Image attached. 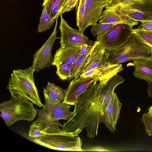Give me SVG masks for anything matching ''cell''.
Masks as SVG:
<instances>
[{"label":"cell","instance_id":"18","mask_svg":"<svg viewBox=\"0 0 152 152\" xmlns=\"http://www.w3.org/2000/svg\"><path fill=\"white\" fill-rule=\"evenodd\" d=\"M99 23L115 24L124 23L132 26L138 23L136 20L107 9L102 12Z\"/></svg>","mask_w":152,"mask_h":152},{"label":"cell","instance_id":"17","mask_svg":"<svg viewBox=\"0 0 152 152\" xmlns=\"http://www.w3.org/2000/svg\"><path fill=\"white\" fill-rule=\"evenodd\" d=\"M134 77L145 80L148 83L152 82V53L150 58L137 59L133 60Z\"/></svg>","mask_w":152,"mask_h":152},{"label":"cell","instance_id":"35","mask_svg":"<svg viewBox=\"0 0 152 152\" xmlns=\"http://www.w3.org/2000/svg\"><path fill=\"white\" fill-rule=\"evenodd\" d=\"M148 114L152 116V105L148 109Z\"/></svg>","mask_w":152,"mask_h":152},{"label":"cell","instance_id":"8","mask_svg":"<svg viewBox=\"0 0 152 152\" xmlns=\"http://www.w3.org/2000/svg\"><path fill=\"white\" fill-rule=\"evenodd\" d=\"M132 27L124 23L116 24L106 32L98 35L96 41L107 50L116 49L128 40L133 33Z\"/></svg>","mask_w":152,"mask_h":152},{"label":"cell","instance_id":"9","mask_svg":"<svg viewBox=\"0 0 152 152\" xmlns=\"http://www.w3.org/2000/svg\"><path fill=\"white\" fill-rule=\"evenodd\" d=\"M58 18H56L54 29L49 38L33 56L31 66L34 72H38L40 70L49 68L52 65L54 60L51 53L53 46L56 39H60L56 35Z\"/></svg>","mask_w":152,"mask_h":152},{"label":"cell","instance_id":"27","mask_svg":"<svg viewBox=\"0 0 152 152\" xmlns=\"http://www.w3.org/2000/svg\"><path fill=\"white\" fill-rule=\"evenodd\" d=\"M141 120L144 124L145 133L147 135L152 136V116L148 113H144Z\"/></svg>","mask_w":152,"mask_h":152},{"label":"cell","instance_id":"7","mask_svg":"<svg viewBox=\"0 0 152 152\" xmlns=\"http://www.w3.org/2000/svg\"><path fill=\"white\" fill-rule=\"evenodd\" d=\"M107 9L137 22L152 21V0H127Z\"/></svg>","mask_w":152,"mask_h":152},{"label":"cell","instance_id":"14","mask_svg":"<svg viewBox=\"0 0 152 152\" xmlns=\"http://www.w3.org/2000/svg\"><path fill=\"white\" fill-rule=\"evenodd\" d=\"M109 0H86V17L84 29L93 26L99 20L103 8L106 7Z\"/></svg>","mask_w":152,"mask_h":152},{"label":"cell","instance_id":"22","mask_svg":"<svg viewBox=\"0 0 152 152\" xmlns=\"http://www.w3.org/2000/svg\"><path fill=\"white\" fill-rule=\"evenodd\" d=\"M86 0H79L76 6V25L79 30L83 34L86 17Z\"/></svg>","mask_w":152,"mask_h":152},{"label":"cell","instance_id":"34","mask_svg":"<svg viewBox=\"0 0 152 152\" xmlns=\"http://www.w3.org/2000/svg\"><path fill=\"white\" fill-rule=\"evenodd\" d=\"M147 92L148 94L147 96L152 98V82L148 83Z\"/></svg>","mask_w":152,"mask_h":152},{"label":"cell","instance_id":"30","mask_svg":"<svg viewBox=\"0 0 152 152\" xmlns=\"http://www.w3.org/2000/svg\"><path fill=\"white\" fill-rule=\"evenodd\" d=\"M141 22L140 25L137 28L133 29L132 31H143L152 32V21H144Z\"/></svg>","mask_w":152,"mask_h":152},{"label":"cell","instance_id":"25","mask_svg":"<svg viewBox=\"0 0 152 152\" xmlns=\"http://www.w3.org/2000/svg\"><path fill=\"white\" fill-rule=\"evenodd\" d=\"M72 63L64 64L57 66L56 74L61 79L65 80L71 76L70 69Z\"/></svg>","mask_w":152,"mask_h":152},{"label":"cell","instance_id":"6","mask_svg":"<svg viewBox=\"0 0 152 152\" xmlns=\"http://www.w3.org/2000/svg\"><path fill=\"white\" fill-rule=\"evenodd\" d=\"M33 141L52 149L67 151H83L82 141L78 136L65 132L47 134L34 138Z\"/></svg>","mask_w":152,"mask_h":152},{"label":"cell","instance_id":"11","mask_svg":"<svg viewBox=\"0 0 152 152\" xmlns=\"http://www.w3.org/2000/svg\"><path fill=\"white\" fill-rule=\"evenodd\" d=\"M99 79H102L91 77L74 79L65 90V95L62 102L68 105H75L77 97L85 91L91 84Z\"/></svg>","mask_w":152,"mask_h":152},{"label":"cell","instance_id":"24","mask_svg":"<svg viewBox=\"0 0 152 152\" xmlns=\"http://www.w3.org/2000/svg\"><path fill=\"white\" fill-rule=\"evenodd\" d=\"M139 40L142 43L152 49V32L143 31H133Z\"/></svg>","mask_w":152,"mask_h":152},{"label":"cell","instance_id":"21","mask_svg":"<svg viewBox=\"0 0 152 152\" xmlns=\"http://www.w3.org/2000/svg\"><path fill=\"white\" fill-rule=\"evenodd\" d=\"M56 18L51 17L48 13L45 7L43 9L37 29L38 32H44L49 29L53 25Z\"/></svg>","mask_w":152,"mask_h":152},{"label":"cell","instance_id":"13","mask_svg":"<svg viewBox=\"0 0 152 152\" xmlns=\"http://www.w3.org/2000/svg\"><path fill=\"white\" fill-rule=\"evenodd\" d=\"M122 105L117 94L114 92L110 101L106 107L103 122L112 132H114L116 130Z\"/></svg>","mask_w":152,"mask_h":152},{"label":"cell","instance_id":"28","mask_svg":"<svg viewBox=\"0 0 152 152\" xmlns=\"http://www.w3.org/2000/svg\"><path fill=\"white\" fill-rule=\"evenodd\" d=\"M47 134V133L42 131L38 126L32 123L30 126L29 136L30 137L35 138Z\"/></svg>","mask_w":152,"mask_h":152},{"label":"cell","instance_id":"15","mask_svg":"<svg viewBox=\"0 0 152 152\" xmlns=\"http://www.w3.org/2000/svg\"><path fill=\"white\" fill-rule=\"evenodd\" d=\"M123 69L122 64H114L108 61L91 70L81 74L80 77L99 78L102 79L110 78Z\"/></svg>","mask_w":152,"mask_h":152},{"label":"cell","instance_id":"3","mask_svg":"<svg viewBox=\"0 0 152 152\" xmlns=\"http://www.w3.org/2000/svg\"><path fill=\"white\" fill-rule=\"evenodd\" d=\"M32 66L24 70H14L11 74L7 89L12 96L16 99L31 101L39 107L43 104L39 98L35 85Z\"/></svg>","mask_w":152,"mask_h":152},{"label":"cell","instance_id":"26","mask_svg":"<svg viewBox=\"0 0 152 152\" xmlns=\"http://www.w3.org/2000/svg\"><path fill=\"white\" fill-rule=\"evenodd\" d=\"M115 25L104 23H96L92 26L91 32L93 36H98L106 32Z\"/></svg>","mask_w":152,"mask_h":152},{"label":"cell","instance_id":"19","mask_svg":"<svg viewBox=\"0 0 152 152\" xmlns=\"http://www.w3.org/2000/svg\"><path fill=\"white\" fill-rule=\"evenodd\" d=\"M66 0H44L42 5L45 7L50 15L56 18L61 12Z\"/></svg>","mask_w":152,"mask_h":152},{"label":"cell","instance_id":"12","mask_svg":"<svg viewBox=\"0 0 152 152\" xmlns=\"http://www.w3.org/2000/svg\"><path fill=\"white\" fill-rule=\"evenodd\" d=\"M109 55V53L103 46L97 41H95L93 43L91 50L81 74L108 61Z\"/></svg>","mask_w":152,"mask_h":152},{"label":"cell","instance_id":"32","mask_svg":"<svg viewBox=\"0 0 152 152\" xmlns=\"http://www.w3.org/2000/svg\"><path fill=\"white\" fill-rule=\"evenodd\" d=\"M127 0H109L106 9H109L114 7L123 3Z\"/></svg>","mask_w":152,"mask_h":152},{"label":"cell","instance_id":"20","mask_svg":"<svg viewBox=\"0 0 152 152\" xmlns=\"http://www.w3.org/2000/svg\"><path fill=\"white\" fill-rule=\"evenodd\" d=\"M90 54L86 55H79L72 63L70 69L71 76L69 78V80L73 78L77 79L80 77Z\"/></svg>","mask_w":152,"mask_h":152},{"label":"cell","instance_id":"10","mask_svg":"<svg viewBox=\"0 0 152 152\" xmlns=\"http://www.w3.org/2000/svg\"><path fill=\"white\" fill-rule=\"evenodd\" d=\"M61 22L59 28L61 32L60 47L80 46L84 44L93 45L94 42L79 29L70 27L64 20L61 13Z\"/></svg>","mask_w":152,"mask_h":152},{"label":"cell","instance_id":"1","mask_svg":"<svg viewBox=\"0 0 152 152\" xmlns=\"http://www.w3.org/2000/svg\"><path fill=\"white\" fill-rule=\"evenodd\" d=\"M124 80L117 74L110 78L95 81L77 98L74 115L63 124L62 132L78 136L86 128L87 135L94 138L98 134L99 126L103 123L104 113L116 88Z\"/></svg>","mask_w":152,"mask_h":152},{"label":"cell","instance_id":"2","mask_svg":"<svg viewBox=\"0 0 152 152\" xmlns=\"http://www.w3.org/2000/svg\"><path fill=\"white\" fill-rule=\"evenodd\" d=\"M43 93L45 104L41 110L37 109L38 117L32 123L39 126L47 134L60 133L62 130L58 126L63 127V124L59 120H70L74 112L70 111L71 106L69 105L51 98L44 89Z\"/></svg>","mask_w":152,"mask_h":152},{"label":"cell","instance_id":"31","mask_svg":"<svg viewBox=\"0 0 152 152\" xmlns=\"http://www.w3.org/2000/svg\"><path fill=\"white\" fill-rule=\"evenodd\" d=\"M92 45L86 44L81 45L79 55H86L90 54L92 48Z\"/></svg>","mask_w":152,"mask_h":152},{"label":"cell","instance_id":"16","mask_svg":"<svg viewBox=\"0 0 152 152\" xmlns=\"http://www.w3.org/2000/svg\"><path fill=\"white\" fill-rule=\"evenodd\" d=\"M81 48V46L60 47L54 56L52 65L57 67L62 64L72 63L79 56Z\"/></svg>","mask_w":152,"mask_h":152},{"label":"cell","instance_id":"33","mask_svg":"<svg viewBox=\"0 0 152 152\" xmlns=\"http://www.w3.org/2000/svg\"><path fill=\"white\" fill-rule=\"evenodd\" d=\"M85 151H109L108 150L105 149L101 147H96L93 148H92L86 149Z\"/></svg>","mask_w":152,"mask_h":152},{"label":"cell","instance_id":"5","mask_svg":"<svg viewBox=\"0 0 152 152\" xmlns=\"http://www.w3.org/2000/svg\"><path fill=\"white\" fill-rule=\"evenodd\" d=\"M34 104L31 102L18 100L12 96L9 100L0 104V116L8 126L20 120L32 121L37 112Z\"/></svg>","mask_w":152,"mask_h":152},{"label":"cell","instance_id":"23","mask_svg":"<svg viewBox=\"0 0 152 152\" xmlns=\"http://www.w3.org/2000/svg\"><path fill=\"white\" fill-rule=\"evenodd\" d=\"M44 89L52 98L60 102L63 101L65 95V90L49 82L45 88H44Z\"/></svg>","mask_w":152,"mask_h":152},{"label":"cell","instance_id":"29","mask_svg":"<svg viewBox=\"0 0 152 152\" xmlns=\"http://www.w3.org/2000/svg\"><path fill=\"white\" fill-rule=\"evenodd\" d=\"M79 0H67L63 7L61 13L62 14L73 10L77 5Z\"/></svg>","mask_w":152,"mask_h":152},{"label":"cell","instance_id":"4","mask_svg":"<svg viewBox=\"0 0 152 152\" xmlns=\"http://www.w3.org/2000/svg\"><path fill=\"white\" fill-rule=\"evenodd\" d=\"M107 51L109 53L108 61L118 64L138 59L150 58L152 49L141 42L133 32L127 41L119 48Z\"/></svg>","mask_w":152,"mask_h":152}]
</instances>
